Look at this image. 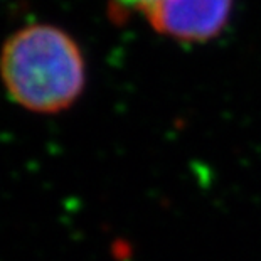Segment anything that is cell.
I'll list each match as a JSON object with an SVG mask.
<instances>
[{
  "label": "cell",
  "mask_w": 261,
  "mask_h": 261,
  "mask_svg": "<svg viewBox=\"0 0 261 261\" xmlns=\"http://www.w3.org/2000/svg\"><path fill=\"white\" fill-rule=\"evenodd\" d=\"M0 80L17 107L37 115H58L85 93L86 59L69 32L37 22L20 27L4 42Z\"/></svg>",
  "instance_id": "cell-1"
},
{
  "label": "cell",
  "mask_w": 261,
  "mask_h": 261,
  "mask_svg": "<svg viewBox=\"0 0 261 261\" xmlns=\"http://www.w3.org/2000/svg\"><path fill=\"white\" fill-rule=\"evenodd\" d=\"M234 0H157L145 17L157 34L186 44L209 42L229 24Z\"/></svg>",
  "instance_id": "cell-2"
},
{
  "label": "cell",
  "mask_w": 261,
  "mask_h": 261,
  "mask_svg": "<svg viewBox=\"0 0 261 261\" xmlns=\"http://www.w3.org/2000/svg\"><path fill=\"white\" fill-rule=\"evenodd\" d=\"M113 5L116 15H128V14H142L145 15L148 9L157 0H110Z\"/></svg>",
  "instance_id": "cell-3"
}]
</instances>
